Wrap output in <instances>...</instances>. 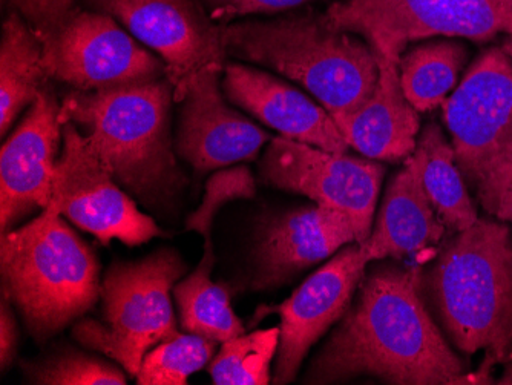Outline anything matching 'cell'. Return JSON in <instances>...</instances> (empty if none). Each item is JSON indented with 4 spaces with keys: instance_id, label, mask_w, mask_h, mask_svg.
I'll list each match as a JSON object with an SVG mask.
<instances>
[{
    "instance_id": "obj_32",
    "label": "cell",
    "mask_w": 512,
    "mask_h": 385,
    "mask_svg": "<svg viewBox=\"0 0 512 385\" xmlns=\"http://www.w3.org/2000/svg\"><path fill=\"white\" fill-rule=\"evenodd\" d=\"M500 4L505 5L509 11H512V0H499Z\"/></svg>"
},
{
    "instance_id": "obj_29",
    "label": "cell",
    "mask_w": 512,
    "mask_h": 385,
    "mask_svg": "<svg viewBox=\"0 0 512 385\" xmlns=\"http://www.w3.org/2000/svg\"><path fill=\"white\" fill-rule=\"evenodd\" d=\"M313 0H204L215 22H226L249 14H275L293 10Z\"/></svg>"
},
{
    "instance_id": "obj_30",
    "label": "cell",
    "mask_w": 512,
    "mask_h": 385,
    "mask_svg": "<svg viewBox=\"0 0 512 385\" xmlns=\"http://www.w3.org/2000/svg\"><path fill=\"white\" fill-rule=\"evenodd\" d=\"M8 303L10 301L2 297V304H0V367L2 370L13 364L17 353V341H19L16 320Z\"/></svg>"
},
{
    "instance_id": "obj_8",
    "label": "cell",
    "mask_w": 512,
    "mask_h": 385,
    "mask_svg": "<svg viewBox=\"0 0 512 385\" xmlns=\"http://www.w3.org/2000/svg\"><path fill=\"white\" fill-rule=\"evenodd\" d=\"M457 166L479 191L512 157V60L502 48L477 57L444 102Z\"/></svg>"
},
{
    "instance_id": "obj_17",
    "label": "cell",
    "mask_w": 512,
    "mask_h": 385,
    "mask_svg": "<svg viewBox=\"0 0 512 385\" xmlns=\"http://www.w3.org/2000/svg\"><path fill=\"white\" fill-rule=\"evenodd\" d=\"M352 243H358L355 224L329 206L315 203L275 215L256 237L250 289L283 286Z\"/></svg>"
},
{
    "instance_id": "obj_15",
    "label": "cell",
    "mask_w": 512,
    "mask_h": 385,
    "mask_svg": "<svg viewBox=\"0 0 512 385\" xmlns=\"http://www.w3.org/2000/svg\"><path fill=\"white\" fill-rule=\"evenodd\" d=\"M50 86L28 108L0 154V231L13 229L20 218L45 209L53 197L63 123Z\"/></svg>"
},
{
    "instance_id": "obj_12",
    "label": "cell",
    "mask_w": 512,
    "mask_h": 385,
    "mask_svg": "<svg viewBox=\"0 0 512 385\" xmlns=\"http://www.w3.org/2000/svg\"><path fill=\"white\" fill-rule=\"evenodd\" d=\"M50 79L74 91H102L166 77L163 60L146 51L117 20L80 10L62 30L42 40Z\"/></svg>"
},
{
    "instance_id": "obj_25",
    "label": "cell",
    "mask_w": 512,
    "mask_h": 385,
    "mask_svg": "<svg viewBox=\"0 0 512 385\" xmlns=\"http://www.w3.org/2000/svg\"><path fill=\"white\" fill-rule=\"evenodd\" d=\"M215 344L195 333H175L146 353L135 379L140 385H186L194 373L209 364Z\"/></svg>"
},
{
    "instance_id": "obj_4",
    "label": "cell",
    "mask_w": 512,
    "mask_h": 385,
    "mask_svg": "<svg viewBox=\"0 0 512 385\" xmlns=\"http://www.w3.org/2000/svg\"><path fill=\"white\" fill-rule=\"evenodd\" d=\"M226 54L295 80L332 116L355 111L375 93L378 54L356 34L336 30L324 14L224 25Z\"/></svg>"
},
{
    "instance_id": "obj_31",
    "label": "cell",
    "mask_w": 512,
    "mask_h": 385,
    "mask_svg": "<svg viewBox=\"0 0 512 385\" xmlns=\"http://www.w3.org/2000/svg\"><path fill=\"white\" fill-rule=\"evenodd\" d=\"M500 48H502L503 53L512 60V33L506 34L505 40H503L502 47Z\"/></svg>"
},
{
    "instance_id": "obj_27",
    "label": "cell",
    "mask_w": 512,
    "mask_h": 385,
    "mask_svg": "<svg viewBox=\"0 0 512 385\" xmlns=\"http://www.w3.org/2000/svg\"><path fill=\"white\" fill-rule=\"evenodd\" d=\"M11 11L19 14L37 39H48L62 30L82 8L77 0H7Z\"/></svg>"
},
{
    "instance_id": "obj_22",
    "label": "cell",
    "mask_w": 512,
    "mask_h": 385,
    "mask_svg": "<svg viewBox=\"0 0 512 385\" xmlns=\"http://www.w3.org/2000/svg\"><path fill=\"white\" fill-rule=\"evenodd\" d=\"M422 154V185L428 200L448 232L465 231L477 220L467 181L456 162L453 145L436 123H430L417 140Z\"/></svg>"
},
{
    "instance_id": "obj_2",
    "label": "cell",
    "mask_w": 512,
    "mask_h": 385,
    "mask_svg": "<svg viewBox=\"0 0 512 385\" xmlns=\"http://www.w3.org/2000/svg\"><path fill=\"white\" fill-rule=\"evenodd\" d=\"M422 297L457 352L485 353L482 369L512 361V232L479 218L445 238L419 275Z\"/></svg>"
},
{
    "instance_id": "obj_18",
    "label": "cell",
    "mask_w": 512,
    "mask_h": 385,
    "mask_svg": "<svg viewBox=\"0 0 512 385\" xmlns=\"http://www.w3.org/2000/svg\"><path fill=\"white\" fill-rule=\"evenodd\" d=\"M223 93L284 139L344 154L348 143L321 103L269 73L238 63L224 66Z\"/></svg>"
},
{
    "instance_id": "obj_11",
    "label": "cell",
    "mask_w": 512,
    "mask_h": 385,
    "mask_svg": "<svg viewBox=\"0 0 512 385\" xmlns=\"http://www.w3.org/2000/svg\"><path fill=\"white\" fill-rule=\"evenodd\" d=\"M89 10L111 16L138 42L160 56L174 100L207 68L226 63L224 25L217 24L198 0H83Z\"/></svg>"
},
{
    "instance_id": "obj_10",
    "label": "cell",
    "mask_w": 512,
    "mask_h": 385,
    "mask_svg": "<svg viewBox=\"0 0 512 385\" xmlns=\"http://www.w3.org/2000/svg\"><path fill=\"white\" fill-rule=\"evenodd\" d=\"M260 174L275 188L344 212L355 224L359 244L370 237L385 174L376 160L276 137L264 152Z\"/></svg>"
},
{
    "instance_id": "obj_14",
    "label": "cell",
    "mask_w": 512,
    "mask_h": 385,
    "mask_svg": "<svg viewBox=\"0 0 512 385\" xmlns=\"http://www.w3.org/2000/svg\"><path fill=\"white\" fill-rule=\"evenodd\" d=\"M255 178L246 166L221 169L206 183L201 205L189 215L184 231H195L204 240L203 258L194 272L174 287L181 326L188 333L204 336L215 343L243 335L244 326L235 315L226 287L212 281L215 255L212 228L224 205L255 195Z\"/></svg>"
},
{
    "instance_id": "obj_9",
    "label": "cell",
    "mask_w": 512,
    "mask_h": 385,
    "mask_svg": "<svg viewBox=\"0 0 512 385\" xmlns=\"http://www.w3.org/2000/svg\"><path fill=\"white\" fill-rule=\"evenodd\" d=\"M50 205L102 244L119 240L132 247L163 235L151 217L138 211L91 140L74 123H63Z\"/></svg>"
},
{
    "instance_id": "obj_24",
    "label": "cell",
    "mask_w": 512,
    "mask_h": 385,
    "mask_svg": "<svg viewBox=\"0 0 512 385\" xmlns=\"http://www.w3.org/2000/svg\"><path fill=\"white\" fill-rule=\"evenodd\" d=\"M279 327L258 330L224 341L220 352L209 364L212 381L217 385L270 384V366L278 353Z\"/></svg>"
},
{
    "instance_id": "obj_7",
    "label": "cell",
    "mask_w": 512,
    "mask_h": 385,
    "mask_svg": "<svg viewBox=\"0 0 512 385\" xmlns=\"http://www.w3.org/2000/svg\"><path fill=\"white\" fill-rule=\"evenodd\" d=\"M324 17L336 30L362 37L378 56L396 60L414 40L485 42L512 33V11L499 0H342Z\"/></svg>"
},
{
    "instance_id": "obj_6",
    "label": "cell",
    "mask_w": 512,
    "mask_h": 385,
    "mask_svg": "<svg viewBox=\"0 0 512 385\" xmlns=\"http://www.w3.org/2000/svg\"><path fill=\"white\" fill-rule=\"evenodd\" d=\"M186 269L169 247L112 264L100 292L102 320L79 321L73 329L77 343L114 359L135 378L146 353L178 333L172 295Z\"/></svg>"
},
{
    "instance_id": "obj_20",
    "label": "cell",
    "mask_w": 512,
    "mask_h": 385,
    "mask_svg": "<svg viewBox=\"0 0 512 385\" xmlns=\"http://www.w3.org/2000/svg\"><path fill=\"white\" fill-rule=\"evenodd\" d=\"M447 232L422 185V154L416 146L390 181L375 228L362 246L371 261L402 260L442 243Z\"/></svg>"
},
{
    "instance_id": "obj_23",
    "label": "cell",
    "mask_w": 512,
    "mask_h": 385,
    "mask_svg": "<svg viewBox=\"0 0 512 385\" xmlns=\"http://www.w3.org/2000/svg\"><path fill=\"white\" fill-rule=\"evenodd\" d=\"M467 60V47L459 40H434L404 54L399 76L410 105L417 112L444 105Z\"/></svg>"
},
{
    "instance_id": "obj_28",
    "label": "cell",
    "mask_w": 512,
    "mask_h": 385,
    "mask_svg": "<svg viewBox=\"0 0 512 385\" xmlns=\"http://www.w3.org/2000/svg\"><path fill=\"white\" fill-rule=\"evenodd\" d=\"M476 195L486 214L512 224V157L494 172Z\"/></svg>"
},
{
    "instance_id": "obj_19",
    "label": "cell",
    "mask_w": 512,
    "mask_h": 385,
    "mask_svg": "<svg viewBox=\"0 0 512 385\" xmlns=\"http://www.w3.org/2000/svg\"><path fill=\"white\" fill-rule=\"evenodd\" d=\"M399 62L378 56L375 93L355 111L333 116L348 146L376 162H401L416 151L421 117L405 97Z\"/></svg>"
},
{
    "instance_id": "obj_1",
    "label": "cell",
    "mask_w": 512,
    "mask_h": 385,
    "mask_svg": "<svg viewBox=\"0 0 512 385\" xmlns=\"http://www.w3.org/2000/svg\"><path fill=\"white\" fill-rule=\"evenodd\" d=\"M419 275L421 269L399 264L365 274L302 381L338 384L368 376L398 385L482 384L477 373H467L428 310Z\"/></svg>"
},
{
    "instance_id": "obj_5",
    "label": "cell",
    "mask_w": 512,
    "mask_h": 385,
    "mask_svg": "<svg viewBox=\"0 0 512 385\" xmlns=\"http://www.w3.org/2000/svg\"><path fill=\"white\" fill-rule=\"evenodd\" d=\"M0 270L2 297L39 343L82 318L102 292L99 260L51 205L2 235Z\"/></svg>"
},
{
    "instance_id": "obj_26",
    "label": "cell",
    "mask_w": 512,
    "mask_h": 385,
    "mask_svg": "<svg viewBox=\"0 0 512 385\" xmlns=\"http://www.w3.org/2000/svg\"><path fill=\"white\" fill-rule=\"evenodd\" d=\"M31 384L46 385H125L126 375L119 366L96 355L62 347L20 364Z\"/></svg>"
},
{
    "instance_id": "obj_3",
    "label": "cell",
    "mask_w": 512,
    "mask_h": 385,
    "mask_svg": "<svg viewBox=\"0 0 512 385\" xmlns=\"http://www.w3.org/2000/svg\"><path fill=\"white\" fill-rule=\"evenodd\" d=\"M168 77L102 91H71L60 109L91 140L119 185L154 212H171L186 185L171 139Z\"/></svg>"
},
{
    "instance_id": "obj_16",
    "label": "cell",
    "mask_w": 512,
    "mask_h": 385,
    "mask_svg": "<svg viewBox=\"0 0 512 385\" xmlns=\"http://www.w3.org/2000/svg\"><path fill=\"white\" fill-rule=\"evenodd\" d=\"M220 73H198L180 100L175 152L198 174L253 160L270 140L269 132L230 108L218 86Z\"/></svg>"
},
{
    "instance_id": "obj_13",
    "label": "cell",
    "mask_w": 512,
    "mask_h": 385,
    "mask_svg": "<svg viewBox=\"0 0 512 385\" xmlns=\"http://www.w3.org/2000/svg\"><path fill=\"white\" fill-rule=\"evenodd\" d=\"M368 263L371 260L362 244H347L310 275L289 300L267 310L281 318L275 384L295 381L313 344L341 320L352 304Z\"/></svg>"
},
{
    "instance_id": "obj_21",
    "label": "cell",
    "mask_w": 512,
    "mask_h": 385,
    "mask_svg": "<svg viewBox=\"0 0 512 385\" xmlns=\"http://www.w3.org/2000/svg\"><path fill=\"white\" fill-rule=\"evenodd\" d=\"M50 76L36 34L19 14L11 11L0 40V131L7 135L20 112L30 108Z\"/></svg>"
}]
</instances>
